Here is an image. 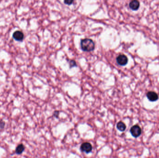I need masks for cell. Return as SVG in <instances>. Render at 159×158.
<instances>
[{"label": "cell", "instance_id": "cell-10", "mask_svg": "<svg viewBox=\"0 0 159 158\" xmlns=\"http://www.w3.org/2000/svg\"><path fill=\"white\" fill-rule=\"evenodd\" d=\"M69 65L70 68H72L75 66H77V64L75 60H70L69 61Z\"/></svg>", "mask_w": 159, "mask_h": 158}, {"label": "cell", "instance_id": "cell-9", "mask_svg": "<svg viewBox=\"0 0 159 158\" xmlns=\"http://www.w3.org/2000/svg\"><path fill=\"white\" fill-rule=\"evenodd\" d=\"M25 150V146L22 144H20L18 145L16 149V153L17 154H22Z\"/></svg>", "mask_w": 159, "mask_h": 158}, {"label": "cell", "instance_id": "cell-6", "mask_svg": "<svg viewBox=\"0 0 159 158\" xmlns=\"http://www.w3.org/2000/svg\"><path fill=\"white\" fill-rule=\"evenodd\" d=\"M24 34L21 31H16L13 34V37L14 39L18 41H22L24 39Z\"/></svg>", "mask_w": 159, "mask_h": 158}, {"label": "cell", "instance_id": "cell-7", "mask_svg": "<svg viewBox=\"0 0 159 158\" xmlns=\"http://www.w3.org/2000/svg\"><path fill=\"white\" fill-rule=\"evenodd\" d=\"M140 2L136 0H134L130 2L129 4V6L132 10H137L140 7Z\"/></svg>", "mask_w": 159, "mask_h": 158}, {"label": "cell", "instance_id": "cell-8", "mask_svg": "<svg viewBox=\"0 0 159 158\" xmlns=\"http://www.w3.org/2000/svg\"><path fill=\"white\" fill-rule=\"evenodd\" d=\"M116 127H117V129L121 132L124 131L126 129V124L122 121L118 123Z\"/></svg>", "mask_w": 159, "mask_h": 158}, {"label": "cell", "instance_id": "cell-13", "mask_svg": "<svg viewBox=\"0 0 159 158\" xmlns=\"http://www.w3.org/2000/svg\"><path fill=\"white\" fill-rule=\"evenodd\" d=\"M59 112L57 111H56L55 112V113H54V115L55 117H58V115H59Z\"/></svg>", "mask_w": 159, "mask_h": 158}, {"label": "cell", "instance_id": "cell-11", "mask_svg": "<svg viewBox=\"0 0 159 158\" xmlns=\"http://www.w3.org/2000/svg\"><path fill=\"white\" fill-rule=\"evenodd\" d=\"M64 2L65 4L70 5H71L74 2V1H73V0L72 1V0H66V1H64Z\"/></svg>", "mask_w": 159, "mask_h": 158}, {"label": "cell", "instance_id": "cell-3", "mask_svg": "<svg viewBox=\"0 0 159 158\" xmlns=\"http://www.w3.org/2000/svg\"><path fill=\"white\" fill-rule=\"evenodd\" d=\"M116 61L118 65L121 66H124L128 62V58L126 55L121 54L116 58Z\"/></svg>", "mask_w": 159, "mask_h": 158}, {"label": "cell", "instance_id": "cell-2", "mask_svg": "<svg viewBox=\"0 0 159 158\" xmlns=\"http://www.w3.org/2000/svg\"><path fill=\"white\" fill-rule=\"evenodd\" d=\"M130 132L132 136L135 138L139 137L141 134V127L138 125H135L131 127Z\"/></svg>", "mask_w": 159, "mask_h": 158}, {"label": "cell", "instance_id": "cell-4", "mask_svg": "<svg viewBox=\"0 0 159 158\" xmlns=\"http://www.w3.org/2000/svg\"><path fill=\"white\" fill-rule=\"evenodd\" d=\"M80 148L82 152H84L86 154H88L92 151L93 147L90 143L85 142L82 144Z\"/></svg>", "mask_w": 159, "mask_h": 158}, {"label": "cell", "instance_id": "cell-12", "mask_svg": "<svg viewBox=\"0 0 159 158\" xmlns=\"http://www.w3.org/2000/svg\"><path fill=\"white\" fill-rule=\"evenodd\" d=\"M5 125V123L3 121H0V129H4Z\"/></svg>", "mask_w": 159, "mask_h": 158}, {"label": "cell", "instance_id": "cell-1", "mask_svg": "<svg viewBox=\"0 0 159 158\" xmlns=\"http://www.w3.org/2000/svg\"><path fill=\"white\" fill-rule=\"evenodd\" d=\"M81 47L83 51L89 52L95 49V44L92 40L86 38L81 40Z\"/></svg>", "mask_w": 159, "mask_h": 158}, {"label": "cell", "instance_id": "cell-5", "mask_svg": "<svg viewBox=\"0 0 159 158\" xmlns=\"http://www.w3.org/2000/svg\"><path fill=\"white\" fill-rule=\"evenodd\" d=\"M147 98L151 102H155L159 99V96L154 91H149L147 94Z\"/></svg>", "mask_w": 159, "mask_h": 158}]
</instances>
